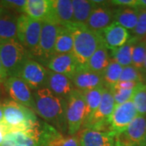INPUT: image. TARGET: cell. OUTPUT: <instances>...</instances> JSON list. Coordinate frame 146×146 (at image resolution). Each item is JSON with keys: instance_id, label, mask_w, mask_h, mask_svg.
<instances>
[{"instance_id": "cell-1", "label": "cell", "mask_w": 146, "mask_h": 146, "mask_svg": "<svg viewBox=\"0 0 146 146\" xmlns=\"http://www.w3.org/2000/svg\"><path fill=\"white\" fill-rule=\"evenodd\" d=\"M33 98L34 112L61 133L68 132L66 98L53 94L46 87L35 91Z\"/></svg>"}, {"instance_id": "cell-2", "label": "cell", "mask_w": 146, "mask_h": 146, "mask_svg": "<svg viewBox=\"0 0 146 146\" xmlns=\"http://www.w3.org/2000/svg\"><path fill=\"white\" fill-rule=\"evenodd\" d=\"M73 36L72 54L80 67H84L89 58L103 43L102 33L93 31L86 25H68Z\"/></svg>"}, {"instance_id": "cell-3", "label": "cell", "mask_w": 146, "mask_h": 146, "mask_svg": "<svg viewBox=\"0 0 146 146\" xmlns=\"http://www.w3.org/2000/svg\"><path fill=\"white\" fill-rule=\"evenodd\" d=\"M3 105V123L0 124L4 133L25 131L31 129L38 121L36 113L30 108L11 99H6Z\"/></svg>"}, {"instance_id": "cell-4", "label": "cell", "mask_w": 146, "mask_h": 146, "mask_svg": "<svg viewBox=\"0 0 146 146\" xmlns=\"http://www.w3.org/2000/svg\"><path fill=\"white\" fill-rule=\"evenodd\" d=\"M30 54L18 40L0 43V59L7 77L16 76L22 65Z\"/></svg>"}, {"instance_id": "cell-5", "label": "cell", "mask_w": 146, "mask_h": 146, "mask_svg": "<svg viewBox=\"0 0 146 146\" xmlns=\"http://www.w3.org/2000/svg\"><path fill=\"white\" fill-rule=\"evenodd\" d=\"M42 22L21 14L18 19L17 40L29 53L30 57L36 58L40 42Z\"/></svg>"}, {"instance_id": "cell-6", "label": "cell", "mask_w": 146, "mask_h": 146, "mask_svg": "<svg viewBox=\"0 0 146 146\" xmlns=\"http://www.w3.org/2000/svg\"><path fill=\"white\" fill-rule=\"evenodd\" d=\"M67 123L69 136H76L86 119V102L82 92L74 89L66 98Z\"/></svg>"}, {"instance_id": "cell-7", "label": "cell", "mask_w": 146, "mask_h": 146, "mask_svg": "<svg viewBox=\"0 0 146 146\" xmlns=\"http://www.w3.org/2000/svg\"><path fill=\"white\" fill-rule=\"evenodd\" d=\"M115 103L110 89L106 88L99 106L85 119L84 128L110 132L109 119L115 109Z\"/></svg>"}, {"instance_id": "cell-8", "label": "cell", "mask_w": 146, "mask_h": 146, "mask_svg": "<svg viewBox=\"0 0 146 146\" xmlns=\"http://www.w3.org/2000/svg\"><path fill=\"white\" fill-rule=\"evenodd\" d=\"M138 115L132 99L125 103L115 106L109 119L110 132L117 138L127 129Z\"/></svg>"}, {"instance_id": "cell-9", "label": "cell", "mask_w": 146, "mask_h": 146, "mask_svg": "<svg viewBox=\"0 0 146 146\" xmlns=\"http://www.w3.org/2000/svg\"><path fill=\"white\" fill-rule=\"evenodd\" d=\"M49 70L32 58L22 65L16 76L21 78L34 91L46 87Z\"/></svg>"}, {"instance_id": "cell-10", "label": "cell", "mask_w": 146, "mask_h": 146, "mask_svg": "<svg viewBox=\"0 0 146 146\" xmlns=\"http://www.w3.org/2000/svg\"><path fill=\"white\" fill-rule=\"evenodd\" d=\"M59 27L52 23L42 22L40 42L36 57L42 63L47 64L54 55V46Z\"/></svg>"}, {"instance_id": "cell-11", "label": "cell", "mask_w": 146, "mask_h": 146, "mask_svg": "<svg viewBox=\"0 0 146 146\" xmlns=\"http://www.w3.org/2000/svg\"><path fill=\"white\" fill-rule=\"evenodd\" d=\"M6 90L11 99L30 108L34 111V98L31 89L18 76H11L4 82Z\"/></svg>"}, {"instance_id": "cell-12", "label": "cell", "mask_w": 146, "mask_h": 146, "mask_svg": "<svg viewBox=\"0 0 146 146\" xmlns=\"http://www.w3.org/2000/svg\"><path fill=\"white\" fill-rule=\"evenodd\" d=\"M45 22L59 26L73 24V6L71 0H51L49 16Z\"/></svg>"}, {"instance_id": "cell-13", "label": "cell", "mask_w": 146, "mask_h": 146, "mask_svg": "<svg viewBox=\"0 0 146 146\" xmlns=\"http://www.w3.org/2000/svg\"><path fill=\"white\" fill-rule=\"evenodd\" d=\"M146 136V116L137 115L116 139L124 146H140Z\"/></svg>"}, {"instance_id": "cell-14", "label": "cell", "mask_w": 146, "mask_h": 146, "mask_svg": "<svg viewBox=\"0 0 146 146\" xmlns=\"http://www.w3.org/2000/svg\"><path fill=\"white\" fill-rule=\"evenodd\" d=\"M110 2L98 4L89 16L86 26L91 30L102 33L115 20V10L109 7Z\"/></svg>"}, {"instance_id": "cell-15", "label": "cell", "mask_w": 146, "mask_h": 146, "mask_svg": "<svg viewBox=\"0 0 146 146\" xmlns=\"http://www.w3.org/2000/svg\"><path fill=\"white\" fill-rule=\"evenodd\" d=\"M71 79L75 89L80 92H86L104 86L102 75L94 72L85 67H79Z\"/></svg>"}, {"instance_id": "cell-16", "label": "cell", "mask_w": 146, "mask_h": 146, "mask_svg": "<svg viewBox=\"0 0 146 146\" xmlns=\"http://www.w3.org/2000/svg\"><path fill=\"white\" fill-rule=\"evenodd\" d=\"M48 70L53 72L65 75L72 78L80 65L73 56L72 53L54 54L46 64Z\"/></svg>"}, {"instance_id": "cell-17", "label": "cell", "mask_w": 146, "mask_h": 146, "mask_svg": "<svg viewBox=\"0 0 146 146\" xmlns=\"http://www.w3.org/2000/svg\"><path fill=\"white\" fill-rule=\"evenodd\" d=\"M102 36L104 44L109 50L121 47L131 37L127 29L115 21L102 32Z\"/></svg>"}, {"instance_id": "cell-18", "label": "cell", "mask_w": 146, "mask_h": 146, "mask_svg": "<svg viewBox=\"0 0 146 146\" xmlns=\"http://www.w3.org/2000/svg\"><path fill=\"white\" fill-rule=\"evenodd\" d=\"M80 146H115L116 137L108 131L84 128L79 132Z\"/></svg>"}, {"instance_id": "cell-19", "label": "cell", "mask_w": 146, "mask_h": 146, "mask_svg": "<svg viewBox=\"0 0 146 146\" xmlns=\"http://www.w3.org/2000/svg\"><path fill=\"white\" fill-rule=\"evenodd\" d=\"M19 14L11 11L3 10L0 13V43L17 40Z\"/></svg>"}, {"instance_id": "cell-20", "label": "cell", "mask_w": 146, "mask_h": 146, "mask_svg": "<svg viewBox=\"0 0 146 146\" xmlns=\"http://www.w3.org/2000/svg\"><path fill=\"white\" fill-rule=\"evenodd\" d=\"M46 88L58 97L67 98L75 89L72 79L65 75L53 72L49 70Z\"/></svg>"}, {"instance_id": "cell-21", "label": "cell", "mask_w": 146, "mask_h": 146, "mask_svg": "<svg viewBox=\"0 0 146 146\" xmlns=\"http://www.w3.org/2000/svg\"><path fill=\"white\" fill-rule=\"evenodd\" d=\"M110 60V50L103 42L94 53L84 67L94 72L103 75Z\"/></svg>"}, {"instance_id": "cell-22", "label": "cell", "mask_w": 146, "mask_h": 146, "mask_svg": "<svg viewBox=\"0 0 146 146\" xmlns=\"http://www.w3.org/2000/svg\"><path fill=\"white\" fill-rule=\"evenodd\" d=\"M51 0H27L25 14L36 21L45 22L49 16Z\"/></svg>"}, {"instance_id": "cell-23", "label": "cell", "mask_w": 146, "mask_h": 146, "mask_svg": "<svg viewBox=\"0 0 146 146\" xmlns=\"http://www.w3.org/2000/svg\"><path fill=\"white\" fill-rule=\"evenodd\" d=\"M98 4L89 0H73V24L86 25L89 16Z\"/></svg>"}, {"instance_id": "cell-24", "label": "cell", "mask_w": 146, "mask_h": 146, "mask_svg": "<svg viewBox=\"0 0 146 146\" xmlns=\"http://www.w3.org/2000/svg\"><path fill=\"white\" fill-rule=\"evenodd\" d=\"M138 41L139 40L137 38L131 36L130 40L123 46L114 50H110L111 59L120 64L123 68L131 65L133 49Z\"/></svg>"}, {"instance_id": "cell-25", "label": "cell", "mask_w": 146, "mask_h": 146, "mask_svg": "<svg viewBox=\"0 0 146 146\" xmlns=\"http://www.w3.org/2000/svg\"><path fill=\"white\" fill-rule=\"evenodd\" d=\"M139 16V9L121 7L115 10V22L127 30H133L136 26Z\"/></svg>"}, {"instance_id": "cell-26", "label": "cell", "mask_w": 146, "mask_h": 146, "mask_svg": "<svg viewBox=\"0 0 146 146\" xmlns=\"http://www.w3.org/2000/svg\"><path fill=\"white\" fill-rule=\"evenodd\" d=\"M73 45L72 33L69 28L68 26L59 27L54 46V54L72 53Z\"/></svg>"}, {"instance_id": "cell-27", "label": "cell", "mask_w": 146, "mask_h": 146, "mask_svg": "<svg viewBox=\"0 0 146 146\" xmlns=\"http://www.w3.org/2000/svg\"><path fill=\"white\" fill-rule=\"evenodd\" d=\"M106 87L102 86L96 89L82 92L86 102V119L91 115L99 106Z\"/></svg>"}, {"instance_id": "cell-28", "label": "cell", "mask_w": 146, "mask_h": 146, "mask_svg": "<svg viewBox=\"0 0 146 146\" xmlns=\"http://www.w3.org/2000/svg\"><path fill=\"white\" fill-rule=\"evenodd\" d=\"M123 69V67H122L120 64L112 59L110 60L108 67L102 75L104 86L106 88L111 89L119 82Z\"/></svg>"}, {"instance_id": "cell-29", "label": "cell", "mask_w": 146, "mask_h": 146, "mask_svg": "<svg viewBox=\"0 0 146 146\" xmlns=\"http://www.w3.org/2000/svg\"><path fill=\"white\" fill-rule=\"evenodd\" d=\"M146 58V39L136 42L132 52L131 65L139 71H142Z\"/></svg>"}, {"instance_id": "cell-30", "label": "cell", "mask_w": 146, "mask_h": 146, "mask_svg": "<svg viewBox=\"0 0 146 146\" xmlns=\"http://www.w3.org/2000/svg\"><path fill=\"white\" fill-rule=\"evenodd\" d=\"M132 101L138 115L146 116V84L141 83L138 84L135 89Z\"/></svg>"}, {"instance_id": "cell-31", "label": "cell", "mask_w": 146, "mask_h": 146, "mask_svg": "<svg viewBox=\"0 0 146 146\" xmlns=\"http://www.w3.org/2000/svg\"><path fill=\"white\" fill-rule=\"evenodd\" d=\"M145 76L141 71L132 65L124 67L119 81H131L137 83H144Z\"/></svg>"}, {"instance_id": "cell-32", "label": "cell", "mask_w": 146, "mask_h": 146, "mask_svg": "<svg viewBox=\"0 0 146 146\" xmlns=\"http://www.w3.org/2000/svg\"><path fill=\"white\" fill-rule=\"evenodd\" d=\"M139 16L136 28L132 30L134 37L138 40L146 39V9L138 8Z\"/></svg>"}, {"instance_id": "cell-33", "label": "cell", "mask_w": 146, "mask_h": 146, "mask_svg": "<svg viewBox=\"0 0 146 146\" xmlns=\"http://www.w3.org/2000/svg\"><path fill=\"white\" fill-rule=\"evenodd\" d=\"M135 89H110V91L114 97L115 106L123 104L132 99Z\"/></svg>"}, {"instance_id": "cell-34", "label": "cell", "mask_w": 146, "mask_h": 146, "mask_svg": "<svg viewBox=\"0 0 146 146\" xmlns=\"http://www.w3.org/2000/svg\"><path fill=\"white\" fill-rule=\"evenodd\" d=\"M26 2L27 0H7L1 1V3L3 9L11 11L17 14H24Z\"/></svg>"}, {"instance_id": "cell-35", "label": "cell", "mask_w": 146, "mask_h": 146, "mask_svg": "<svg viewBox=\"0 0 146 146\" xmlns=\"http://www.w3.org/2000/svg\"><path fill=\"white\" fill-rule=\"evenodd\" d=\"M110 2L111 4L114 5L133 7V8H138V4H139V0H113Z\"/></svg>"}, {"instance_id": "cell-36", "label": "cell", "mask_w": 146, "mask_h": 146, "mask_svg": "<svg viewBox=\"0 0 146 146\" xmlns=\"http://www.w3.org/2000/svg\"><path fill=\"white\" fill-rule=\"evenodd\" d=\"M58 146H80L77 136H65Z\"/></svg>"}, {"instance_id": "cell-37", "label": "cell", "mask_w": 146, "mask_h": 146, "mask_svg": "<svg viewBox=\"0 0 146 146\" xmlns=\"http://www.w3.org/2000/svg\"><path fill=\"white\" fill-rule=\"evenodd\" d=\"M8 78L7 74H6L5 70L3 67V64H2V62H1V59H0V84L4 83L7 79Z\"/></svg>"}, {"instance_id": "cell-38", "label": "cell", "mask_w": 146, "mask_h": 146, "mask_svg": "<svg viewBox=\"0 0 146 146\" xmlns=\"http://www.w3.org/2000/svg\"><path fill=\"white\" fill-rule=\"evenodd\" d=\"M3 123V102L0 101V124Z\"/></svg>"}, {"instance_id": "cell-39", "label": "cell", "mask_w": 146, "mask_h": 146, "mask_svg": "<svg viewBox=\"0 0 146 146\" xmlns=\"http://www.w3.org/2000/svg\"><path fill=\"white\" fill-rule=\"evenodd\" d=\"M138 8L146 9V0H139Z\"/></svg>"}, {"instance_id": "cell-40", "label": "cell", "mask_w": 146, "mask_h": 146, "mask_svg": "<svg viewBox=\"0 0 146 146\" xmlns=\"http://www.w3.org/2000/svg\"><path fill=\"white\" fill-rule=\"evenodd\" d=\"M4 136H5V133H4V131L3 130L2 127L0 125V145H2L3 141L4 140Z\"/></svg>"}, {"instance_id": "cell-41", "label": "cell", "mask_w": 146, "mask_h": 146, "mask_svg": "<svg viewBox=\"0 0 146 146\" xmlns=\"http://www.w3.org/2000/svg\"><path fill=\"white\" fill-rule=\"evenodd\" d=\"M141 72L143 74V76H146V58H145V63H144V67H143V69H142V71H141Z\"/></svg>"}, {"instance_id": "cell-42", "label": "cell", "mask_w": 146, "mask_h": 146, "mask_svg": "<svg viewBox=\"0 0 146 146\" xmlns=\"http://www.w3.org/2000/svg\"><path fill=\"white\" fill-rule=\"evenodd\" d=\"M115 146H124V145H123V144L120 142L118 139H116V141H115Z\"/></svg>"}, {"instance_id": "cell-43", "label": "cell", "mask_w": 146, "mask_h": 146, "mask_svg": "<svg viewBox=\"0 0 146 146\" xmlns=\"http://www.w3.org/2000/svg\"><path fill=\"white\" fill-rule=\"evenodd\" d=\"M140 146H146V136L145 137V139H144V141H142V143H141Z\"/></svg>"}, {"instance_id": "cell-44", "label": "cell", "mask_w": 146, "mask_h": 146, "mask_svg": "<svg viewBox=\"0 0 146 146\" xmlns=\"http://www.w3.org/2000/svg\"><path fill=\"white\" fill-rule=\"evenodd\" d=\"M3 10V6H2V3H1V1H0V13H1V11Z\"/></svg>"}, {"instance_id": "cell-45", "label": "cell", "mask_w": 146, "mask_h": 146, "mask_svg": "<svg viewBox=\"0 0 146 146\" xmlns=\"http://www.w3.org/2000/svg\"><path fill=\"white\" fill-rule=\"evenodd\" d=\"M0 94H1V93H0Z\"/></svg>"}]
</instances>
